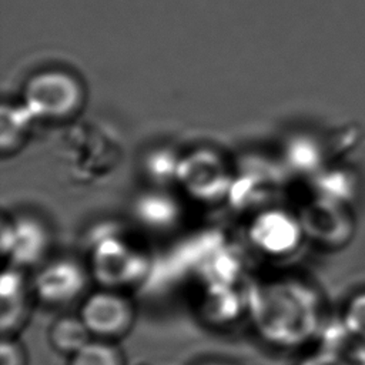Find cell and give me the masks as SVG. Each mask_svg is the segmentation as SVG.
Segmentation results:
<instances>
[{
  "instance_id": "cell-1",
  "label": "cell",
  "mask_w": 365,
  "mask_h": 365,
  "mask_svg": "<svg viewBox=\"0 0 365 365\" xmlns=\"http://www.w3.org/2000/svg\"><path fill=\"white\" fill-rule=\"evenodd\" d=\"M261 335L279 346H298L319 334L321 305L308 288L281 282L261 288L252 299Z\"/></svg>"
},
{
  "instance_id": "cell-2",
  "label": "cell",
  "mask_w": 365,
  "mask_h": 365,
  "mask_svg": "<svg viewBox=\"0 0 365 365\" xmlns=\"http://www.w3.org/2000/svg\"><path fill=\"white\" fill-rule=\"evenodd\" d=\"M21 103L36 121L70 123L87 103V90L78 76L66 70H44L29 78Z\"/></svg>"
},
{
  "instance_id": "cell-3",
  "label": "cell",
  "mask_w": 365,
  "mask_h": 365,
  "mask_svg": "<svg viewBox=\"0 0 365 365\" xmlns=\"http://www.w3.org/2000/svg\"><path fill=\"white\" fill-rule=\"evenodd\" d=\"M235 170L228 158L210 148H200L181 155L175 181L192 200L217 204L228 200Z\"/></svg>"
},
{
  "instance_id": "cell-4",
  "label": "cell",
  "mask_w": 365,
  "mask_h": 365,
  "mask_svg": "<svg viewBox=\"0 0 365 365\" xmlns=\"http://www.w3.org/2000/svg\"><path fill=\"white\" fill-rule=\"evenodd\" d=\"M93 247L90 271L107 288L137 282L147 272V255L117 234L103 235Z\"/></svg>"
},
{
  "instance_id": "cell-5",
  "label": "cell",
  "mask_w": 365,
  "mask_h": 365,
  "mask_svg": "<svg viewBox=\"0 0 365 365\" xmlns=\"http://www.w3.org/2000/svg\"><path fill=\"white\" fill-rule=\"evenodd\" d=\"M80 318L91 335L114 338L130 329L134 321V308L123 294L107 288L86 298L80 309Z\"/></svg>"
},
{
  "instance_id": "cell-6",
  "label": "cell",
  "mask_w": 365,
  "mask_h": 365,
  "mask_svg": "<svg viewBox=\"0 0 365 365\" xmlns=\"http://www.w3.org/2000/svg\"><path fill=\"white\" fill-rule=\"evenodd\" d=\"M247 234L251 247L271 258L289 254L298 244L295 220L284 210L274 207L255 212Z\"/></svg>"
},
{
  "instance_id": "cell-7",
  "label": "cell",
  "mask_w": 365,
  "mask_h": 365,
  "mask_svg": "<svg viewBox=\"0 0 365 365\" xmlns=\"http://www.w3.org/2000/svg\"><path fill=\"white\" fill-rule=\"evenodd\" d=\"M86 268L71 258L47 262L34 278V292L47 305H64L74 301L87 287Z\"/></svg>"
},
{
  "instance_id": "cell-8",
  "label": "cell",
  "mask_w": 365,
  "mask_h": 365,
  "mask_svg": "<svg viewBox=\"0 0 365 365\" xmlns=\"http://www.w3.org/2000/svg\"><path fill=\"white\" fill-rule=\"evenodd\" d=\"M50 231L41 220L21 215L3 220L1 247L3 254L17 265H29L40 261L50 247Z\"/></svg>"
},
{
  "instance_id": "cell-9",
  "label": "cell",
  "mask_w": 365,
  "mask_h": 365,
  "mask_svg": "<svg viewBox=\"0 0 365 365\" xmlns=\"http://www.w3.org/2000/svg\"><path fill=\"white\" fill-rule=\"evenodd\" d=\"M274 188V171L268 164H262V167L258 164L245 165L244 170L235 171L227 201L240 210L251 208L258 212L261 211L259 207L262 210L271 207Z\"/></svg>"
},
{
  "instance_id": "cell-10",
  "label": "cell",
  "mask_w": 365,
  "mask_h": 365,
  "mask_svg": "<svg viewBox=\"0 0 365 365\" xmlns=\"http://www.w3.org/2000/svg\"><path fill=\"white\" fill-rule=\"evenodd\" d=\"M138 224L153 231L170 230L181 217L180 204L163 191H150L140 195L133 207Z\"/></svg>"
},
{
  "instance_id": "cell-11",
  "label": "cell",
  "mask_w": 365,
  "mask_h": 365,
  "mask_svg": "<svg viewBox=\"0 0 365 365\" xmlns=\"http://www.w3.org/2000/svg\"><path fill=\"white\" fill-rule=\"evenodd\" d=\"M34 123V115L23 103L3 104L0 143L4 158L16 155L27 144Z\"/></svg>"
},
{
  "instance_id": "cell-12",
  "label": "cell",
  "mask_w": 365,
  "mask_h": 365,
  "mask_svg": "<svg viewBox=\"0 0 365 365\" xmlns=\"http://www.w3.org/2000/svg\"><path fill=\"white\" fill-rule=\"evenodd\" d=\"M1 325L11 329L24 314L26 282L17 268L6 269L1 277Z\"/></svg>"
},
{
  "instance_id": "cell-13",
  "label": "cell",
  "mask_w": 365,
  "mask_h": 365,
  "mask_svg": "<svg viewBox=\"0 0 365 365\" xmlns=\"http://www.w3.org/2000/svg\"><path fill=\"white\" fill-rule=\"evenodd\" d=\"M91 332L78 317H61L50 329L51 345L63 354H76L91 339Z\"/></svg>"
},
{
  "instance_id": "cell-14",
  "label": "cell",
  "mask_w": 365,
  "mask_h": 365,
  "mask_svg": "<svg viewBox=\"0 0 365 365\" xmlns=\"http://www.w3.org/2000/svg\"><path fill=\"white\" fill-rule=\"evenodd\" d=\"M70 365H124L120 351L103 341H90L71 355Z\"/></svg>"
},
{
  "instance_id": "cell-15",
  "label": "cell",
  "mask_w": 365,
  "mask_h": 365,
  "mask_svg": "<svg viewBox=\"0 0 365 365\" xmlns=\"http://www.w3.org/2000/svg\"><path fill=\"white\" fill-rule=\"evenodd\" d=\"M180 158L170 150H155L147 157L145 160V171L147 175L155 182V184H165L168 181H175L177 170L180 164Z\"/></svg>"
},
{
  "instance_id": "cell-16",
  "label": "cell",
  "mask_w": 365,
  "mask_h": 365,
  "mask_svg": "<svg viewBox=\"0 0 365 365\" xmlns=\"http://www.w3.org/2000/svg\"><path fill=\"white\" fill-rule=\"evenodd\" d=\"M341 321L356 342H365V292H359L346 304Z\"/></svg>"
},
{
  "instance_id": "cell-17",
  "label": "cell",
  "mask_w": 365,
  "mask_h": 365,
  "mask_svg": "<svg viewBox=\"0 0 365 365\" xmlns=\"http://www.w3.org/2000/svg\"><path fill=\"white\" fill-rule=\"evenodd\" d=\"M298 365H352L349 355L318 349L317 352L305 356Z\"/></svg>"
},
{
  "instance_id": "cell-18",
  "label": "cell",
  "mask_w": 365,
  "mask_h": 365,
  "mask_svg": "<svg viewBox=\"0 0 365 365\" xmlns=\"http://www.w3.org/2000/svg\"><path fill=\"white\" fill-rule=\"evenodd\" d=\"M23 351L21 348L11 341L4 339L1 345V365H23Z\"/></svg>"
},
{
  "instance_id": "cell-19",
  "label": "cell",
  "mask_w": 365,
  "mask_h": 365,
  "mask_svg": "<svg viewBox=\"0 0 365 365\" xmlns=\"http://www.w3.org/2000/svg\"><path fill=\"white\" fill-rule=\"evenodd\" d=\"M349 358L352 365H365V342H356Z\"/></svg>"
},
{
  "instance_id": "cell-20",
  "label": "cell",
  "mask_w": 365,
  "mask_h": 365,
  "mask_svg": "<svg viewBox=\"0 0 365 365\" xmlns=\"http://www.w3.org/2000/svg\"><path fill=\"white\" fill-rule=\"evenodd\" d=\"M204 365H230V364H225V362H207Z\"/></svg>"
}]
</instances>
